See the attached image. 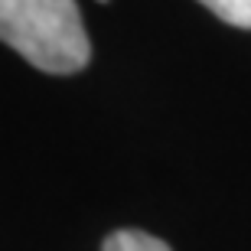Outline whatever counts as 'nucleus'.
Listing matches in <instances>:
<instances>
[{
    "label": "nucleus",
    "mask_w": 251,
    "mask_h": 251,
    "mask_svg": "<svg viewBox=\"0 0 251 251\" xmlns=\"http://www.w3.org/2000/svg\"><path fill=\"white\" fill-rule=\"evenodd\" d=\"M0 33L10 49L49 75H72L92 59L75 0H0Z\"/></svg>",
    "instance_id": "nucleus-1"
},
{
    "label": "nucleus",
    "mask_w": 251,
    "mask_h": 251,
    "mask_svg": "<svg viewBox=\"0 0 251 251\" xmlns=\"http://www.w3.org/2000/svg\"><path fill=\"white\" fill-rule=\"evenodd\" d=\"M202 7H209L219 20L232 23L238 29H251V0H199Z\"/></svg>",
    "instance_id": "nucleus-3"
},
{
    "label": "nucleus",
    "mask_w": 251,
    "mask_h": 251,
    "mask_svg": "<svg viewBox=\"0 0 251 251\" xmlns=\"http://www.w3.org/2000/svg\"><path fill=\"white\" fill-rule=\"evenodd\" d=\"M98 3H108V0H98Z\"/></svg>",
    "instance_id": "nucleus-4"
},
{
    "label": "nucleus",
    "mask_w": 251,
    "mask_h": 251,
    "mask_svg": "<svg viewBox=\"0 0 251 251\" xmlns=\"http://www.w3.org/2000/svg\"><path fill=\"white\" fill-rule=\"evenodd\" d=\"M101 251H170V245L140 232V228H121V232H111L104 238Z\"/></svg>",
    "instance_id": "nucleus-2"
}]
</instances>
